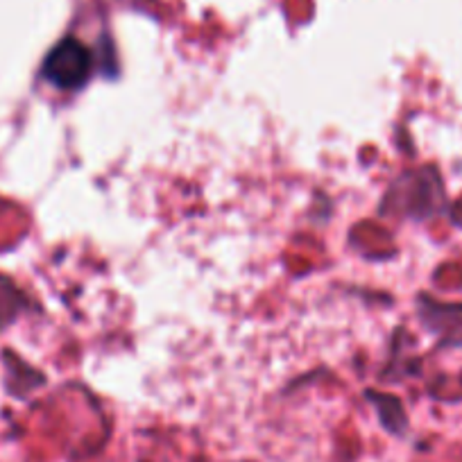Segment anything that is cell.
I'll use <instances>...</instances> for the list:
<instances>
[{
	"label": "cell",
	"instance_id": "1",
	"mask_svg": "<svg viewBox=\"0 0 462 462\" xmlns=\"http://www.w3.org/2000/svg\"><path fill=\"white\" fill-rule=\"evenodd\" d=\"M93 70V57L78 39H64L43 61V75L57 88H79L87 84Z\"/></svg>",
	"mask_w": 462,
	"mask_h": 462
}]
</instances>
